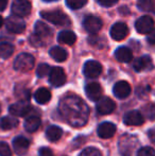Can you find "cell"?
I'll list each match as a JSON object with an SVG mask.
<instances>
[{"instance_id":"6da1fadb","label":"cell","mask_w":155,"mask_h":156,"mask_svg":"<svg viewBox=\"0 0 155 156\" xmlns=\"http://www.w3.org/2000/svg\"><path fill=\"white\" fill-rule=\"evenodd\" d=\"M62 117L72 126H83L86 124L89 116V108L82 99L76 96H68L60 103Z\"/></svg>"},{"instance_id":"7a4b0ae2","label":"cell","mask_w":155,"mask_h":156,"mask_svg":"<svg viewBox=\"0 0 155 156\" xmlns=\"http://www.w3.org/2000/svg\"><path fill=\"white\" fill-rule=\"evenodd\" d=\"M41 17L47 21L58 26H69L70 19L65 13L61 12L58 10L55 11H48V12H41Z\"/></svg>"},{"instance_id":"3957f363","label":"cell","mask_w":155,"mask_h":156,"mask_svg":"<svg viewBox=\"0 0 155 156\" xmlns=\"http://www.w3.org/2000/svg\"><path fill=\"white\" fill-rule=\"evenodd\" d=\"M35 60L33 55L29 53H20L14 61V68L17 71L27 72L34 67Z\"/></svg>"},{"instance_id":"277c9868","label":"cell","mask_w":155,"mask_h":156,"mask_svg":"<svg viewBox=\"0 0 155 156\" xmlns=\"http://www.w3.org/2000/svg\"><path fill=\"white\" fill-rule=\"evenodd\" d=\"M136 137L134 136H123L119 141V151L121 156H132L133 150L137 144Z\"/></svg>"},{"instance_id":"5b68a950","label":"cell","mask_w":155,"mask_h":156,"mask_svg":"<svg viewBox=\"0 0 155 156\" xmlns=\"http://www.w3.org/2000/svg\"><path fill=\"white\" fill-rule=\"evenodd\" d=\"M12 12L17 17L27 16L31 12V3L29 0H15L12 4Z\"/></svg>"},{"instance_id":"8992f818","label":"cell","mask_w":155,"mask_h":156,"mask_svg":"<svg viewBox=\"0 0 155 156\" xmlns=\"http://www.w3.org/2000/svg\"><path fill=\"white\" fill-rule=\"evenodd\" d=\"M135 29L140 34H149L154 29V20L148 15L141 16L136 20Z\"/></svg>"},{"instance_id":"52a82bcc","label":"cell","mask_w":155,"mask_h":156,"mask_svg":"<svg viewBox=\"0 0 155 156\" xmlns=\"http://www.w3.org/2000/svg\"><path fill=\"white\" fill-rule=\"evenodd\" d=\"M66 82V74L65 71L60 67H54L50 70L49 83L54 87H60Z\"/></svg>"},{"instance_id":"ba28073f","label":"cell","mask_w":155,"mask_h":156,"mask_svg":"<svg viewBox=\"0 0 155 156\" xmlns=\"http://www.w3.org/2000/svg\"><path fill=\"white\" fill-rule=\"evenodd\" d=\"M102 26H103V23L102 20L97 16H86L83 21V27L86 30L87 32L91 33V34H96L97 32H99L101 30Z\"/></svg>"},{"instance_id":"9c48e42d","label":"cell","mask_w":155,"mask_h":156,"mask_svg":"<svg viewBox=\"0 0 155 156\" xmlns=\"http://www.w3.org/2000/svg\"><path fill=\"white\" fill-rule=\"evenodd\" d=\"M116 108L115 102L108 97H103L97 103V112L100 115H110Z\"/></svg>"},{"instance_id":"30bf717a","label":"cell","mask_w":155,"mask_h":156,"mask_svg":"<svg viewBox=\"0 0 155 156\" xmlns=\"http://www.w3.org/2000/svg\"><path fill=\"white\" fill-rule=\"evenodd\" d=\"M83 72H84L85 76L89 79L98 78L102 72V66L97 61H88V62L85 63Z\"/></svg>"},{"instance_id":"8fae6325","label":"cell","mask_w":155,"mask_h":156,"mask_svg":"<svg viewBox=\"0 0 155 156\" xmlns=\"http://www.w3.org/2000/svg\"><path fill=\"white\" fill-rule=\"evenodd\" d=\"M6 29L12 33H16V34H19V33H23L26 29V23L20 17L17 16H11L8 18L6 20Z\"/></svg>"},{"instance_id":"7c38bea8","label":"cell","mask_w":155,"mask_h":156,"mask_svg":"<svg viewBox=\"0 0 155 156\" xmlns=\"http://www.w3.org/2000/svg\"><path fill=\"white\" fill-rule=\"evenodd\" d=\"M123 121L126 125H132V126H138L141 125L145 121L143 114L139 111H130L124 114Z\"/></svg>"},{"instance_id":"4fadbf2b","label":"cell","mask_w":155,"mask_h":156,"mask_svg":"<svg viewBox=\"0 0 155 156\" xmlns=\"http://www.w3.org/2000/svg\"><path fill=\"white\" fill-rule=\"evenodd\" d=\"M111 36L113 39L119 41L124 39L129 34V27L124 23H117L111 28Z\"/></svg>"},{"instance_id":"5bb4252c","label":"cell","mask_w":155,"mask_h":156,"mask_svg":"<svg viewBox=\"0 0 155 156\" xmlns=\"http://www.w3.org/2000/svg\"><path fill=\"white\" fill-rule=\"evenodd\" d=\"M131 91H132L131 85L126 81H119L114 85V88H113V93L118 99L128 98L131 94Z\"/></svg>"},{"instance_id":"9a60e30c","label":"cell","mask_w":155,"mask_h":156,"mask_svg":"<svg viewBox=\"0 0 155 156\" xmlns=\"http://www.w3.org/2000/svg\"><path fill=\"white\" fill-rule=\"evenodd\" d=\"M85 93L86 96L88 97L89 100L91 101H99L102 96V87L99 83L93 82L89 83L85 86Z\"/></svg>"},{"instance_id":"2e32d148","label":"cell","mask_w":155,"mask_h":156,"mask_svg":"<svg viewBox=\"0 0 155 156\" xmlns=\"http://www.w3.org/2000/svg\"><path fill=\"white\" fill-rule=\"evenodd\" d=\"M32 107L30 106V104H28L27 102H18V103H15V104L11 105L9 111L12 115L17 116V117H23V116L28 115V114L31 112Z\"/></svg>"},{"instance_id":"e0dca14e","label":"cell","mask_w":155,"mask_h":156,"mask_svg":"<svg viewBox=\"0 0 155 156\" xmlns=\"http://www.w3.org/2000/svg\"><path fill=\"white\" fill-rule=\"evenodd\" d=\"M30 147V141L26 137L23 136H18L13 140V148L14 151L16 152L17 155H23L27 153V151L29 150Z\"/></svg>"},{"instance_id":"ac0fdd59","label":"cell","mask_w":155,"mask_h":156,"mask_svg":"<svg viewBox=\"0 0 155 156\" xmlns=\"http://www.w3.org/2000/svg\"><path fill=\"white\" fill-rule=\"evenodd\" d=\"M115 133H116V125L112 122H103L98 127V135L103 139H108L113 137Z\"/></svg>"},{"instance_id":"d6986e66","label":"cell","mask_w":155,"mask_h":156,"mask_svg":"<svg viewBox=\"0 0 155 156\" xmlns=\"http://www.w3.org/2000/svg\"><path fill=\"white\" fill-rule=\"evenodd\" d=\"M133 67L136 71H143V70H149L153 67V63L150 56L148 55H143L141 58H138L134 61L133 64Z\"/></svg>"},{"instance_id":"ffe728a7","label":"cell","mask_w":155,"mask_h":156,"mask_svg":"<svg viewBox=\"0 0 155 156\" xmlns=\"http://www.w3.org/2000/svg\"><path fill=\"white\" fill-rule=\"evenodd\" d=\"M115 58H117V61H119L121 63L131 62L133 58L132 50L129 49L128 47H119L115 51Z\"/></svg>"},{"instance_id":"44dd1931","label":"cell","mask_w":155,"mask_h":156,"mask_svg":"<svg viewBox=\"0 0 155 156\" xmlns=\"http://www.w3.org/2000/svg\"><path fill=\"white\" fill-rule=\"evenodd\" d=\"M49 54L54 61L56 62L61 63V62H64V61L67 60V56H68V53L65 49L61 47H53L50 49Z\"/></svg>"},{"instance_id":"7402d4cb","label":"cell","mask_w":155,"mask_h":156,"mask_svg":"<svg viewBox=\"0 0 155 156\" xmlns=\"http://www.w3.org/2000/svg\"><path fill=\"white\" fill-rule=\"evenodd\" d=\"M34 99L38 104H46L51 99V93L49 91V89L41 87V88L36 90L35 94H34Z\"/></svg>"},{"instance_id":"603a6c76","label":"cell","mask_w":155,"mask_h":156,"mask_svg":"<svg viewBox=\"0 0 155 156\" xmlns=\"http://www.w3.org/2000/svg\"><path fill=\"white\" fill-rule=\"evenodd\" d=\"M63 135V129L60 126H56V125H51L47 129L46 131V136L50 141L54 142L60 140V138Z\"/></svg>"},{"instance_id":"cb8c5ba5","label":"cell","mask_w":155,"mask_h":156,"mask_svg":"<svg viewBox=\"0 0 155 156\" xmlns=\"http://www.w3.org/2000/svg\"><path fill=\"white\" fill-rule=\"evenodd\" d=\"M58 41L65 45H73L77 41V35L72 31H62L58 34Z\"/></svg>"},{"instance_id":"d4e9b609","label":"cell","mask_w":155,"mask_h":156,"mask_svg":"<svg viewBox=\"0 0 155 156\" xmlns=\"http://www.w3.org/2000/svg\"><path fill=\"white\" fill-rule=\"evenodd\" d=\"M41 126V119L36 116H32L26 119L25 121V129L29 133H33V132L37 131L38 127Z\"/></svg>"},{"instance_id":"484cf974","label":"cell","mask_w":155,"mask_h":156,"mask_svg":"<svg viewBox=\"0 0 155 156\" xmlns=\"http://www.w3.org/2000/svg\"><path fill=\"white\" fill-rule=\"evenodd\" d=\"M34 31H35L34 34H36L37 36L41 37V38H44V37H47V36H50V35L52 34V30L50 29V28L48 27L46 23H41V21H37V23H35Z\"/></svg>"},{"instance_id":"4316f807","label":"cell","mask_w":155,"mask_h":156,"mask_svg":"<svg viewBox=\"0 0 155 156\" xmlns=\"http://www.w3.org/2000/svg\"><path fill=\"white\" fill-rule=\"evenodd\" d=\"M18 125V120L13 117H3L0 121V126L3 129H12Z\"/></svg>"},{"instance_id":"83f0119b","label":"cell","mask_w":155,"mask_h":156,"mask_svg":"<svg viewBox=\"0 0 155 156\" xmlns=\"http://www.w3.org/2000/svg\"><path fill=\"white\" fill-rule=\"evenodd\" d=\"M14 52V47L9 43H1L0 44V56L2 58H8Z\"/></svg>"},{"instance_id":"f1b7e54d","label":"cell","mask_w":155,"mask_h":156,"mask_svg":"<svg viewBox=\"0 0 155 156\" xmlns=\"http://www.w3.org/2000/svg\"><path fill=\"white\" fill-rule=\"evenodd\" d=\"M155 5V0H138L137 1V6L143 12H149L153 10Z\"/></svg>"},{"instance_id":"f546056e","label":"cell","mask_w":155,"mask_h":156,"mask_svg":"<svg viewBox=\"0 0 155 156\" xmlns=\"http://www.w3.org/2000/svg\"><path fill=\"white\" fill-rule=\"evenodd\" d=\"M143 113L145 115V117H147L149 120L153 121L155 119V104L150 103L143 107Z\"/></svg>"},{"instance_id":"4dcf8cb0","label":"cell","mask_w":155,"mask_h":156,"mask_svg":"<svg viewBox=\"0 0 155 156\" xmlns=\"http://www.w3.org/2000/svg\"><path fill=\"white\" fill-rule=\"evenodd\" d=\"M87 3V0H66V4L72 10L81 9Z\"/></svg>"},{"instance_id":"1f68e13d","label":"cell","mask_w":155,"mask_h":156,"mask_svg":"<svg viewBox=\"0 0 155 156\" xmlns=\"http://www.w3.org/2000/svg\"><path fill=\"white\" fill-rule=\"evenodd\" d=\"M80 156H102V154L98 149L93 148V147H88L81 152Z\"/></svg>"},{"instance_id":"d6a6232c","label":"cell","mask_w":155,"mask_h":156,"mask_svg":"<svg viewBox=\"0 0 155 156\" xmlns=\"http://www.w3.org/2000/svg\"><path fill=\"white\" fill-rule=\"evenodd\" d=\"M50 67L49 65L47 64H41V65L37 67V70H36V74H37L38 78H44L46 76L47 74L50 73Z\"/></svg>"},{"instance_id":"836d02e7","label":"cell","mask_w":155,"mask_h":156,"mask_svg":"<svg viewBox=\"0 0 155 156\" xmlns=\"http://www.w3.org/2000/svg\"><path fill=\"white\" fill-rule=\"evenodd\" d=\"M137 156H155V151L151 147H143L139 149Z\"/></svg>"},{"instance_id":"e575fe53","label":"cell","mask_w":155,"mask_h":156,"mask_svg":"<svg viewBox=\"0 0 155 156\" xmlns=\"http://www.w3.org/2000/svg\"><path fill=\"white\" fill-rule=\"evenodd\" d=\"M0 156H12L10 147L3 141H0Z\"/></svg>"},{"instance_id":"d590c367","label":"cell","mask_w":155,"mask_h":156,"mask_svg":"<svg viewBox=\"0 0 155 156\" xmlns=\"http://www.w3.org/2000/svg\"><path fill=\"white\" fill-rule=\"evenodd\" d=\"M30 43H31L33 46H35V47H41V46L44 45L43 38L37 36L36 34H33L30 36Z\"/></svg>"},{"instance_id":"8d00e7d4","label":"cell","mask_w":155,"mask_h":156,"mask_svg":"<svg viewBox=\"0 0 155 156\" xmlns=\"http://www.w3.org/2000/svg\"><path fill=\"white\" fill-rule=\"evenodd\" d=\"M38 155L39 156H53V153L50 150L49 148H41L38 151Z\"/></svg>"},{"instance_id":"74e56055","label":"cell","mask_w":155,"mask_h":156,"mask_svg":"<svg viewBox=\"0 0 155 156\" xmlns=\"http://www.w3.org/2000/svg\"><path fill=\"white\" fill-rule=\"evenodd\" d=\"M98 1H99V3L101 4L102 6L108 8V6H112V5H114V4H116L118 2V0H98Z\"/></svg>"},{"instance_id":"f35d334b","label":"cell","mask_w":155,"mask_h":156,"mask_svg":"<svg viewBox=\"0 0 155 156\" xmlns=\"http://www.w3.org/2000/svg\"><path fill=\"white\" fill-rule=\"evenodd\" d=\"M147 39H148V43L149 44H151V45H155V29H153L151 32L149 33V34H148Z\"/></svg>"},{"instance_id":"ab89813d","label":"cell","mask_w":155,"mask_h":156,"mask_svg":"<svg viewBox=\"0 0 155 156\" xmlns=\"http://www.w3.org/2000/svg\"><path fill=\"white\" fill-rule=\"evenodd\" d=\"M148 136H149L150 140L152 144H155V129H151L148 132Z\"/></svg>"},{"instance_id":"60d3db41","label":"cell","mask_w":155,"mask_h":156,"mask_svg":"<svg viewBox=\"0 0 155 156\" xmlns=\"http://www.w3.org/2000/svg\"><path fill=\"white\" fill-rule=\"evenodd\" d=\"M6 5H8V0H0V12L5 10Z\"/></svg>"},{"instance_id":"b9f144b4","label":"cell","mask_w":155,"mask_h":156,"mask_svg":"<svg viewBox=\"0 0 155 156\" xmlns=\"http://www.w3.org/2000/svg\"><path fill=\"white\" fill-rule=\"evenodd\" d=\"M2 25H3V18H2V17L0 16V28L2 27Z\"/></svg>"},{"instance_id":"7bdbcfd3","label":"cell","mask_w":155,"mask_h":156,"mask_svg":"<svg viewBox=\"0 0 155 156\" xmlns=\"http://www.w3.org/2000/svg\"><path fill=\"white\" fill-rule=\"evenodd\" d=\"M44 1H48V2H50V1H56V0H44Z\"/></svg>"},{"instance_id":"ee69618b","label":"cell","mask_w":155,"mask_h":156,"mask_svg":"<svg viewBox=\"0 0 155 156\" xmlns=\"http://www.w3.org/2000/svg\"><path fill=\"white\" fill-rule=\"evenodd\" d=\"M0 112H1V106H0Z\"/></svg>"}]
</instances>
